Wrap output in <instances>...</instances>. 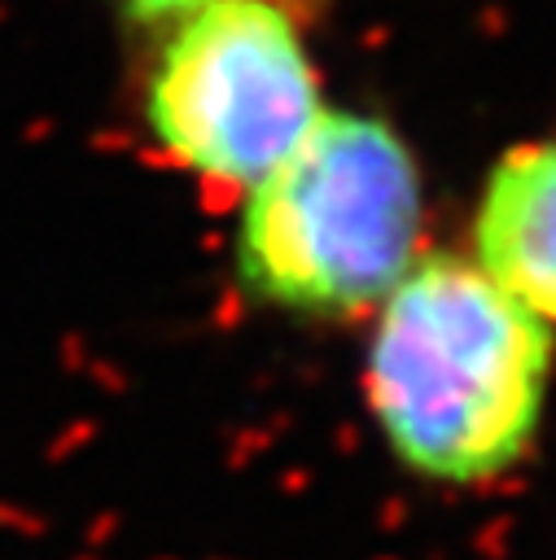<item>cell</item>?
Instances as JSON below:
<instances>
[{"instance_id":"obj_1","label":"cell","mask_w":556,"mask_h":560,"mask_svg":"<svg viewBox=\"0 0 556 560\" xmlns=\"http://www.w3.org/2000/svg\"><path fill=\"white\" fill-rule=\"evenodd\" d=\"M372 315L363 398L412 472L482 486L530 455L556 328L451 249L416 254Z\"/></svg>"},{"instance_id":"obj_2","label":"cell","mask_w":556,"mask_h":560,"mask_svg":"<svg viewBox=\"0 0 556 560\" xmlns=\"http://www.w3.org/2000/svg\"><path fill=\"white\" fill-rule=\"evenodd\" d=\"M420 241V166L372 114L324 109L298 149L245 188L241 284L289 315L377 311Z\"/></svg>"},{"instance_id":"obj_3","label":"cell","mask_w":556,"mask_h":560,"mask_svg":"<svg viewBox=\"0 0 556 560\" xmlns=\"http://www.w3.org/2000/svg\"><path fill=\"white\" fill-rule=\"evenodd\" d=\"M320 114L311 52L276 0H210L184 13L144 88L153 140L232 192L280 166Z\"/></svg>"},{"instance_id":"obj_4","label":"cell","mask_w":556,"mask_h":560,"mask_svg":"<svg viewBox=\"0 0 556 560\" xmlns=\"http://www.w3.org/2000/svg\"><path fill=\"white\" fill-rule=\"evenodd\" d=\"M468 258L556 328V136L499 153L477 192Z\"/></svg>"},{"instance_id":"obj_5","label":"cell","mask_w":556,"mask_h":560,"mask_svg":"<svg viewBox=\"0 0 556 560\" xmlns=\"http://www.w3.org/2000/svg\"><path fill=\"white\" fill-rule=\"evenodd\" d=\"M118 4H123V13H127L131 22L171 26V22H179L184 13H193V9H201V4H210V0H118Z\"/></svg>"}]
</instances>
